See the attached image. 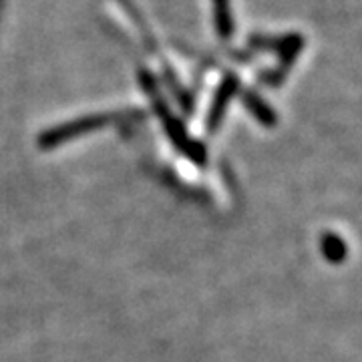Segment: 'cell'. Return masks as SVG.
I'll list each match as a JSON object with an SVG mask.
<instances>
[{
  "label": "cell",
  "instance_id": "4",
  "mask_svg": "<svg viewBox=\"0 0 362 362\" xmlns=\"http://www.w3.org/2000/svg\"><path fill=\"white\" fill-rule=\"evenodd\" d=\"M214 6V21L216 28L223 39H230L233 33V16L230 8V0H211Z\"/></svg>",
  "mask_w": 362,
  "mask_h": 362
},
{
  "label": "cell",
  "instance_id": "3",
  "mask_svg": "<svg viewBox=\"0 0 362 362\" xmlns=\"http://www.w3.org/2000/svg\"><path fill=\"white\" fill-rule=\"evenodd\" d=\"M242 101H244V105L250 109V113L256 117L262 125L272 127V125L276 123V113H274V109H272L266 101H262L254 90H246L244 97H242Z\"/></svg>",
  "mask_w": 362,
  "mask_h": 362
},
{
  "label": "cell",
  "instance_id": "5",
  "mask_svg": "<svg viewBox=\"0 0 362 362\" xmlns=\"http://www.w3.org/2000/svg\"><path fill=\"white\" fill-rule=\"evenodd\" d=\"M346 252H349V247L344 244V240L337 235V233H330L326 232L322 235V254L324 258L328 259V262H332V264H340L342 259L346 258Z\"/></svg>",
  "mask_w": 362,
  "mask_h": 362
},
{
  "label": "cell",
  "instance_id": "2",
  "mask_svg": "<svg viewBox=\"0 0 362 362\" xmlns=\"http://www.w3.org/2000/svg\"><path fill=\"white\" fill-rule=\"evenodd\" d=\"M240 89V81L235 75H228V77L221 81L220 89L214 97V103H211V109H209V117H207V129L209 133H216L218 127H220L221 119L228 111V105L233 99V95Z\"/></svg>",
  "mask_w": 362,
  "mask_h": 362
},
{
  "label": "cell",
  "instance_id": "1",
  "mask_svg": "<svg viewBox=\"0 0 362 362\" xmlns=\"http://www.w3.org/2000/svg\"><path fill=\"white\" fill-rule=\"evenodd\" d=\"M115 119L117 115H87L73 119V121H66L63 125H57V127L45 131L39 137V147H42V149L59 147V145L71 141V139H77L81 135L103 129L107 125H111Z\"/></svg>",
  "mask_w": 362,
  "mask_h": 362
}]
</instances>
